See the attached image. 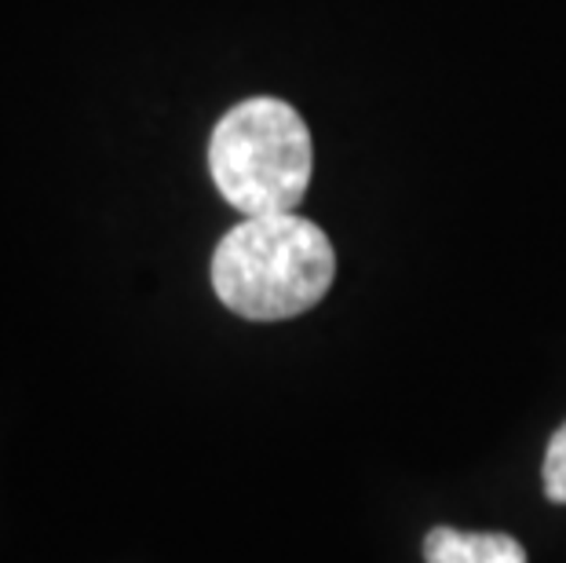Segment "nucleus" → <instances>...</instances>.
<instances>
[{"label": "nucleus", "instance_id": "f257e3e1", "mask_svg": "<svg viewBox=\"0 0 566 563\" xmlns=\"http://www.w3.org/2000/svg\"><path fill=\"white\" fill-rule=\"evenodd\" d=\"M336 279V253L318 223L296 212L249 217L212 253V290L252 322H282L311 311Z\"/></svg>", "mask_w": 566, "mask_h": 563}, {"label": "nucleus", "instance_id": "f03ea898", "mask_svg": "<svg viewBox=\"0 0 566 563\" xmlns=\"http://www.w3.org/2000/svg\"><path fill=\"white\" fill-rule=\"evenodd\" d=\"M311 169L315 150L304 117L274 95L231 106L212 128V184L245 220L293 212L311 187Z\"/></svg>", "mask_w": 566, "mask_h": 563}, {"label": "nucleus", "instance_id": "7ed1b4c3", "mask_svg": "<svg viewBox=\"0 0 566 563\" xmlns=\"http://www.w3.org/2000/svg\"><path fill=\"white\" fill-rule=\"evenodd\" d=\"M428 563H526L523 545L509 534H464L436 526L424 542Z\"/></svg>", "mask_w": 566, "mask_h": 563}, {"label": "nucleus", "instance_id": "20e7f679", "mask_svg": "<svg viewBox=\"0 0 566 563\" xmlns=\"http://www.w3.org/2000/svg\"><path fill=\"white\" fill-rule=\"evenodd\" d=\"M541 479H545V498L552 505H566V425L556 428V436L548 442Z\"/></svg>", "mask_w": 566, "mask_h": 563}]
</instances>
